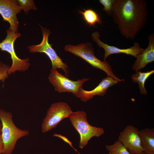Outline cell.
<instances>
[{"label":"cell","instance_id":"obj_9","mask_svg":"<svg viewBox=\"0 0 154 154\" xmlns=\"http://www.w3.org/2000/svg\"><path fill=\"white\" fill-rule=\"evenodd\" d=\"M139 130L132 125H127L120 133L118 140L122 143L131 154L144 152Z\"/></svg>","mask_w":154,"mask_h":154},{"label":"cell","instance_id":"obj_1","mask_svg":"<svg viewBox=\"0 0 154 154\" xmlns=\"http://www.w3.org/2000/svg\"><path fill=\"white\" fill-rule=\"evenodd\" d=\"M147 7L145 0H115L111 15L123 37L133 39L143 28L148 20Z\"/></svg>","mask_w":154,"mask_h":154},{"label":"cell","instance_id":"obj_7","mask_svg":"<svg viewBox=\"0 0 154 154\" xmlns=\"http://www.w3.org/2000/svg\"><path fill=\"white\" fill-rule=\"evenodd\" d=\"M72 112L70 107L66 103L60 102L52 104L43 120L42 132L46 133L55 128L60 121L67 118Z\"/></svg>","mask_w":154,"mask_h":154},{"label":"cell","instance_id":"obj_18","mask_svg":"<svg viewBox=\"0 0 154 154\" xmlns=\"http://www.w3.org/2000/svg\"><path fill=\"white\" fill-rule=\"evenodd\" d=\"M21 10H23L25 14H27L31 9L36 10L37 8L33 0H17Z\"/></svg>","mask_w":154,"mask_h":154},{"label":"cell","instance_id":"obj_13","mask_svg":"<svg viewBox=\"0 0 154 154\" xmlns=\"http://www.w3.org/2000/svg\"><path fill=\"white\" fill-rule=\"evenodd\" d=\"M147 47L138 55L132 66L133 70L137 72L144 68L149 63L154 61V34L148 35Z\"/></svg>","mask_w":154,"mask_h":154},{"label":"cell","instance_id":"obj_15","mask_svg":"<svg viewBox=\"0 0 154 154\" xmlns=\"http://www.w3.org/2000/svg\"><path fill=\"white\" fill-rule=\"evenodd\" d=\"M154 73V70L145 72L138 71L132 74L131 78L132 81L134 83H137L141 94L146 95L147 92L146 90L145 84L147 79Z\"/></svg>","mask_w":154,"mask_h":154},{"label":"cell","instance_id":"obj_2","mask_svg":"<svg viewBox=\"0 0 154 154\" xmlns=\"http://www.w3.org/2000/svg\"><path fill=\"white\" fill-rule=\"evenodd\" d=\"M13 116L11 112L0 108V119L2 124L1 135L4 145L2 154H12L18 140L29 134L28 130L20 129L15 125Z\"/></svg>","mask_w":154,"mask_h":154},{"label":"cell","instance_id":"obj_19","mask_svg":"<svg viewBox=\"0 0 154 154\" xmlns=\"http://www.w3.org/2000/svg\"><path fill=\"white\" fill-rule=\"evenodd\" d=\"M9 68V65L0 61V81L3 83L8 77V70Z\"/></svg>","mask_w":154,"mask_h":154},{"label":"cell","instance_id":"obj_10","mask_svg":"<svg viewBox=\"0 0 154 154\" xmlns=\"http://www.w3.org/2000/svg\"><path fill=\"white\" fill-rule=\"evenodd\" d=\"M21 10L17 0H0V14L3 20L9 23V29L15 33L19 25L17 15Z\"/></svg>","mask_w":154,"mask_h":154},{"label":"cell","instance_id":"obj_8","mask_svg":"<svg viewBox=\"0 0 154 154\" xmlns=\"http://www.w3.org/2000/svg\"><path fill=\"white\" fill-rule=\"evenodd\" d=\"M48 79L54 87L55 90L60 93H71L77 96L83 84L89 79L84 78L77 81L71 80L63 75L57 70L51 69Z\"/></svg>","mask_w":154,"mask_h":154},{"label":"cell","instance_id":"obj_6","mask_svg":"<svg viewBox=\"0 0 154 154\" xmlns=\"http://www.w3.org/2000/svg\"><path fill=\"white\" fill-rule=\"evenodd\" d=\"M6 37L0 42V49L8 52L11 55L12 63L8 70V74H11L17 71H24L27 70L30 65L29 58L22 59L19 58L16 54L14 47V42L20 37L21 33L12 31L9 29L6 30Z\"/></svg>","mask_w":154,"mask_h":154},{"label":"cell","instance_id":"obj_4","mask_svg":"<svg viewBox=\"0 0 154 154\" xmlns=\"http://www.w3.org/2000/svg\"><path fill=\"white\" fill-rule=\"evenodd\" d=\"M73 126L80 134L79 147L82 149L93 137H99L104 133V129L90 125L86 113L83 111L72 112L68 116Z\"/></svg>","mask_w":154,"mask_h":154},{"label":"cell","instance_id":"obj_16","mask_svg":"<svg viewBox=\"0 0 154 154\" xmlns=\"http://www.w3.org/2000/svg\"><path fill=\"white\" fill-rule=\"evenodd\" d=\"M86 23L90 27H95L97 24H100L102 21L98 13L92 9L84 10L79 12Z\"/></svg>","mask_w":154,"mask_h":154},{"label":"cell","instance_id":"obj_17","mask_svg":"<svg viewBox=\"0 0 154 154\" xmlns=\"http://www.w3.org/2000/svg\"><path fill=\"white\" fill-rule=\"evenodd\" d=\"M106 149L108 151L109 154H131L118 140L116 141L111 145H106Z\"/></svg>","mask_w":154,"mask_h":154},{"label":"cell","instance_id":"obj_22","mask_svg":"<svg viewBox=\"0 0 154 154\" xmlns=\"http://www.w3.org/2000/svg\"><path fill=\"white\" fill-rule=\"evenodd\" d=\"M2 128V124L1 120L0 119V134H1Z\"/></svg>","mask_w":154,"mask_h":154},{"label":"cell","instance_id":"obj_3","mask_svg":"<svg viewBox=\"0 0 154 154\" xmlns=\"http://www.w3.org/2000/svg\"><path fill=\"white\" fill-rule=\"evenodd\" d=\"M66 51L79 56L90 64L92 67L101 69L115 80L121 82L124 80L117 77L114 73L110 64L106 60L102 61L95 55L94 50L90 42L81 43L77 45L68 44L64 47Z\"/></svg>","mask_w":154,"mask_h":154},{"label":"cell","instance_id":"obj_21","mask_svg":"<svg viewBox=\"0 0 154 154\" xmlns=\"http://www.w3.org/2000/svg\"><path fill=\"white\" fill-rule=\"evenodd\" d=\"M4 149V145L1 138V134H0V154H2Z\"/></svg>","mask_w":154,"mask_h":154},{"label":"cell","instance_id":"obj_14","mask_svg":"<svg viewBox=\"0 0 154 154\" xmlns=\"http://www.w3.org/2000/svg\"><path fill=\"white\" fill-rule=\"evenodd\" d=\"M138 131L144 152L154 154V129L147 128Z\"/></svg>","mask_w":154,"mask_h":154},{"label":"cell","instance_id":"obj_23","mask_svg":"<svg viewBox=\"0 0 154 154\" xmlns=\"http://www.w3.org/2000/svg\"><path fill=\"white\" fill-rule=\"evenodd\" d=\"M138 154H149L146 153H145L144 152H141V153H138Z\"/></svg>","mask_w":154,"mask_h":154},{"label":"cell","instance_id":"obj_11","mask_svg":"<svg viewBox=\"0 0 154 154\" xmlns=\"http://www.w3.org/2000/svg\"><path fill=\"white\" fill-rule=\"evenodd\" d=\"M91 36L93 40L96 43L98 46L104 50V60H106V58L110 55L116 54L124 53L136 58L144 49L136 42L134 43L133 46L125 49L120 48L114 46L109 45L100 40L99 38L100 36L98 31L93 33Z\"/></svg>","mask_w":154,"mask_h":154},{"label":"cell","instance_id":"obj_5","mask_svg":"<svg viewBox=\"0 0 154 154\" xmlns=\"http://www.w3.org/2000/svg\"><path fill=\"white\" fill-rule=\"evenodd\" d=\"M40 27L43 37L42 41L38 44L29 46L27 48L32 53L39 52L45 53L51 61V69H61L64 71L66 76L68 77L69 71L68 65L62 61L52 48V44L48 42V37L50 33V30L45 27L43 28L41 26Z\"/></svg>","mask_w":154,"mask_h":154},{"label":"cell","instance_id":"obj_20","mask_svg":"<svg viewBox=\"0 0 154 154\" xmlns=\"http://www.w3.org/2000/svg\"><path fill=\"white\" fill-rule=\"evenodd\" d=\"M115 0H99V2L103 6V11L111 15V11Z\"/></svg>","mask_w":154,"mask_h":154},{"label":"cell","instance_id":"obj_12","mask_svg":"<svg viewBox=\"0 0 154 154\" xmlns=\"http://www.w3.org/2000/svg\"><path fill=\"white\" fill-rule=\"evenodd\" d=\"M118 82L112 77L107 76L103 78L99 84L92 90L87 91L82 88L77 97L82 101L86 102L95 96H103L109 87L116 84Z\"/></svg>","mask_w":154,"mask_h":154}]
</instances>
